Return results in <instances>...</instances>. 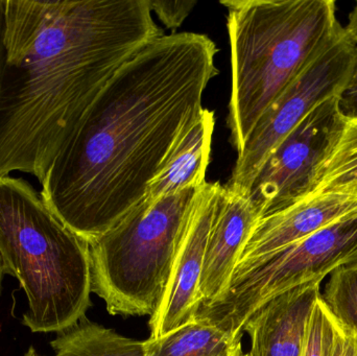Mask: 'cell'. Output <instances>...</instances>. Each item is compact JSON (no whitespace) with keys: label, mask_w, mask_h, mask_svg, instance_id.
<instances>
[{"label":"cell","mask_w":357,"mask_h":356,"mask_svg":"<svg viewBox=\"0 0 357 356\" xmlns=\"http://www.w3.org/2000/svg\"><path fill=\"white\" fill-rule=\"evenodd\" d=\"M203 33L162 35L128 60L96 96L42 182L48 208L88 244L146 198L218 73Z\"/></svg>","instance_id":"cell-1"},{"label":"cell","mask_w":357,"mask_h":356,"mask_svg":"<svg viewBox=\"0 0 357 356\" xmlns=\"http://www.w3.org/2000/svg\"><path fill=\"white\" fill-rule=\"evenodd\" d=\"M162 35L149 0H0V177L42 184L111 77Z\"/></svg>","instance_id":"cell-2"},{"label":"cell","mask_w":357,"mask_h":356,"mask_svg":"<svg viewBox=\"0 0 357 356\" xmlns=\"http://www.w3.org/2000/svg\"><path fill=\"white\" fill-rule=\"evenodd\" d=\"M230 141L237 155L262 115L344 31L331 0H227Z\"/></svg>","instance_id":"cell-3"},{"label":"cell","mask_w":357,"mask_h":356,"mask_svg":"<svg viewBox=\"0 0 357 356\" xmlns=\"http://www.w3.org/2000/svg\"><path fill=\"white\" fill-rule=\"evenodd\" d=\"M0 257L29 300L22 323L61 332L91 305L89 244L69 229L26 180L0 177Z\"/></svg>","instance_id":"cell-4"},{"label":"cell","mask_w":357,"mask_h":356,"mask_svg":"<svg viewBox=\"0 0 357 356\" xmlns=\"http://www.w3.org/2000/svg\"><path fill=\"white\" fill-rule=\"evenodd\" d=\"M199 189L144 201L90 242L91 292L111 315H154Z\"/></svg>","instance_id":"cell-5"},{"label":"cell","mask_w":357,"mask_h":356,"mask_svg":"<svg viewBox=\"0 0 357 356\" xmlns=\"http://www.w3.org/2000/svg\"><path fill=\"white\" fill-rule=\"evenodd\" d=\"M356 259L357 213L278 252L237 263L226 292L199 307L197 318L241 340L245 322L262 305L308 282H323Z\"/></svg>","instance_id":"cell-6"},{"label":"cell","mask_w":357,"mask_h":356,"mask_svg":"<svg viewBox=\"0 0 357 356\" xmlns=\"http://www.w3.org/2000/svg\"><path fill=\"white\" fill-rule=\"evenodd\" d=\"M354 67V52L341 35L291 82L266 110L237 155L226 187L249 196L252 184L271 153L317 105L343 92Z\"/></svg>","instance_id":"cell-7"},{"label":"cell","mask_w":357,"mask_h":356,"mask_svg":"<svg viewBox=\"0 0 357 356\" xmlns=\"http://www.w3.org/2000/svg\"><path fill=\"white\" fill-rule=\"evenodd\" d=\"M339 96L312 109L271 153L258 171L249 199L259 219L306 198L317 169L345 125Z\"/></svg>","instance_id":"cell-8"},{"label":"cell","mask_w":357,"mask_h":356,"mask_svg":"<svg viewBox=\"0 0 357 356\" xmlns=\"http://www.w3.org/2000/svg\"><path fill=\"white\" fill-rule=\"evenodd\" d=\"M222 184L205 182L199 187L187 219L171 275L158 309L150 318L152 339L169 332L197 319L201 307L199 281L210 227Z\"/></svg>","instance_id":"cell-9"},{"label":"cell","mask_w":357,"mask_h":356,"mask_svg":"<svg viewBox=\"0 0 357 356\" xmlns=\"http://www.w3.org/2000/svg\"><path fill=\"white\" fill-rule=\"evenodd\" d=\"M259 217L249 196L222 185L216 200L199 281L201 307L226 292Z\"/></svg>","instance_id":"cell-10"},{"label":"cell","mask_w":357,"mask_h":356,"mask_svg":"<svg viewBox=\"0 0 357 356\" xmlns=\"http://www.w3.org/2000/svg\"><path fill=\"white\" fill-rule=\"evenodd\" d=\"M357 213V199L345 194H314L258 219L241 253V261L278 252L323 228Z\"/></svg>","instance_id":"cell-11"},{"label":"cell","mask_w":357,"mask_h":356,"mask_svg":"<svg viewBox=\"0 0 357 356\" xmlns=\"http://www.w3.org/2000/svg\"><path fill=\"white\" fill-rule=\"evenodd\" d=\"M320 281L293 288L262 305L245 322L252 356H303L310 315L321 295Z\"/></svg>","instance_id":"cell-12"},{"label":"cell","mask_w":357,"mask_h":356,"mask_svg":"<svg viewBox=\"0 0 357 356\" xmlns=\"http://www.w3.org/2000/svg\"><path fill=\"white\" fill-rule=\"evenodd\" d=\"M214 127L213 111L202 109L181 132L169 158L151 182L144 201L155 202L205 183Z\"/></svg>","instance_id":"cell-13"},{"label":"cell","mask_w":357,"mask_h":356,"mask_svg":"<svg viewBox=\"0 0 357 356\" xmlns=\"http://www.w3.org/2000/svg\"><path fill=\"white\" fill-rule=\"evenodd\" d=\"M241 344V340L201 318L167 336L144 341L146 356H233Z\"/></svg>","instance_id":"cell-14"},{"label":"cell","mask_w":357,"mask_h":356,"mask_svg":"<svg viewBox=\"0 0 357 356\" xmlns=\"http://www.w3.org/2000/svg\"><path fill=\"white\" fill-rule=\"evenodd\" d=\"M50 345L54 356H146L144 341L121 336L86 317L59 332Z\"/></svg>","instance_id":"cell-15"},{"label":"cell","mask_w":357,"mask_h":356,"mask_svg":"<svg viewBox=\"0 0 357 356\" xmlns=\"http://www.w3.org/2000/svg\"><path fill=\"white\" fill-rule=\"evenodd\" d=\"M325 194L357 199V117L346 118L341 134L317 169L307 196Z\"/></svg>","instance_id":"cell-16"},{"label":"cell","mask_w":357,"mask_h":356,"mask_svg":"<svg viewBox=\"0 0 357 356\" xmlns=\"http://www.w3.org/2000/svg\"><path fill=\"white\" fill-rule=\"evenodd\" d=\"M321 298L335 319L357 332V259L328 276Z\"/></svg>","instance_id":"cell-17"},{"label":"cell","mask_w":357,"mask_h":356,"mask_svg":"<svg viewBox=\"0 0 357 356\" xmlns=\"http://www.w3.org/2000/svg\"><path fill=\"white\" fill-rule=\"evenodd\" d=\"M335 319L321 295L310 315L303 356H329L335 339Z\"/></svg>","instance_id":"cell-18"},{"label":"cell","mask_w":357,"mask_h":356,"mask_svg":"<svg viewBox=\"0 0 357 356\" xmlns=\"http://www.w3.org/2000/svg\"><path fill=\"white\" fill-rule=\"evenodd\" d=\"M354 52V67L349 82L339 96L340 107L346 118L357 117V2L344 27Z\"/></svg>","instance_id":"cell-19"},{"label":"cell","mask_w":357,"mask_h":356,"mask_svg":"<svg viewBox=\"0 0 357 356\" xmlns=\"http://www.w3.org/2000/svg\"><path fill=\"white\" fill-rule=\"evenodd\" d=\"M151 10L159 17L167 29H177L197 6V1H162L149 0Z\"/></svg>","instance_id":"cell-20"},{"label":"cell","mask_w":357,"mask_h":356,"mask_svg":"<svg viewBox=\"0 0 357 356\" xmlns=\"http://www.w3.org/2000/svg\"><path fill=\"white\" fill-rule=\"evenodd\" d=\"M329 356H357V332L337 319L335 339Z\"/></svg>","instance_id":"cell-21"},{"label":"cell","mask_w":357,"mask_h":356,"mask_svg":"<svg viewBox=\"0 0 357 356\" xmlns=\"http://www.w3.org/2000/svg\"><path fill=\"white\" fill-rule=\"evenodd\" d=\"M233 356H252L250 353H243V348H241V344L237 347L236 350H235L234 355Z\"/></svg>","instance_id":"cell-22"},{"label":"cell","mask_w":357,"mask_h":356,"mask_svg":"<svg viewBox=\"0 0 357 356\" xmlns=\"http://www.w3.org/2000/svg\"><path fill=\"white\" fill-rule=\"evenodd\" d=\"M4 274H6V271H4L3 263H2L1 257H0V292H1V284Z\"/></svg>","instance_id":"cell-23"},{"label":"cell","mask_w":357,"mask_h":356,"mask_svg":"<svg viewBox=\"0 0 357 356\" xmlns=\"http://www.w3.org/2000/svg\"><path fill=\"white\" fill-rule=\"evenodd\" d=\"M24 356H42V355H40L39 353H38L37 351L35 350V348H33V347H29V350H27V353H25Z\"/></svg>","instance_id":"cell-24"}]
</instances>
